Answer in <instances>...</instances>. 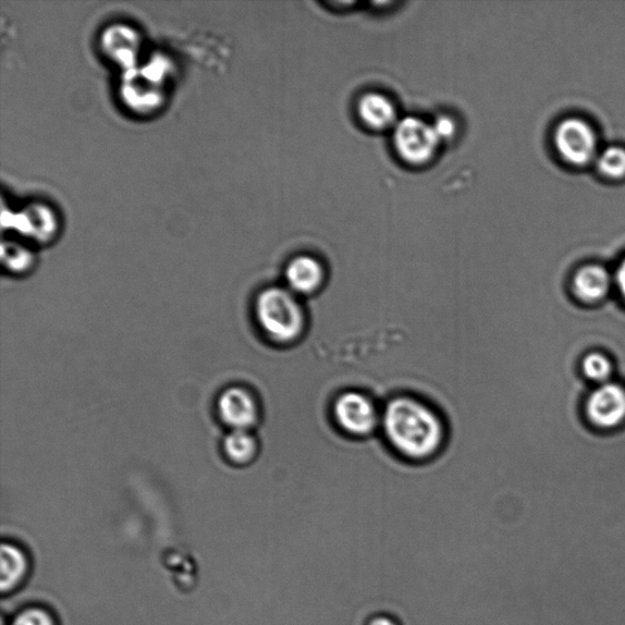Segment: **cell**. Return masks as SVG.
Masks as SVG:
<instances>
[{"instance_id": "6da1fadb", "label": "cell", "mask_w": 625, "mask_h": 625, "mask_svg": "<svg viewBox=\"0 0 625 625\" xmlns=\"http://www.w3.org/2000/svg\"><path fill=\"white\" fill-rule=\"evenodd\" d=\"M382 427L391 447L411 461L434 457L445 443V424L436 411L410 396L389 401Z\"/></svg>"}, {"instance_id": "7a4b0ae2", "label": "cell", "mask_w": 625, "mask_h": 625, "mask_svg": "<svg viewBox=\"0 0 625 625\" xmlns=\"http://www.w3.org/2000/svg\"><path fill=\"white\" fill-rule=\"evenodd\" d=\"M254 315L262 333L276 345H292L308 329V314L288 288H268L255 299Z\"/></svg>"}, {"instance_id": "3957f363", "label": "cell", "mask_w": 625, "mask_h": 625, "mask_svg": "<svg viewBox=\"0 0 625 625\" xmlns=\"http://www.w3.org/2000/svg\"><path fill=\"white\" fill-rule=\"evenodd\" d=\"M392 142L402 161L413 167L431 163L440 145L443 144L432 122L415 117L404 118L397 122Z\"/></svg>"}, {"instance_id": "277c9868", "label": "cell", "mask_w": 625, "mask_h": 625, "mask_svg": "<svg viewBox=\"0 0 625 625\" xmlns=\"http://www.w3.org/2000/svg\"><path fill=\"white\" fill-rule=\"evenodd\" d=\"M334 421L343 433L353 437L372 435L382 426V411L360 391H346L333 404Z\"/></svg>"}, {"instance_id": "5b68a950", "label": "cell", "mask_w": 625, "mask_h": 625, "mask_svg": "<svg viewBox=\"0 0 625 625\" xmlns=\"http://www.w3.org/2000/svg\"><path fill=\"white\" fill-rule=\"evenodd\" d=\"M560 157L573 167H585L597 159V134L589 122L581 118L562 120L554 134Z\"/></svg>"}, {"instance_id": "8992f818", "label": "cell", "mask_w": 625, "mask_h": 625, "mask_svg": "<svg viewBox=\"0 0 625 625\" xmlns=\"http://www.w3.org/2000/svg\"><path fill=\"white\" fill-rule=\"evenodd\" d=\"M163 69L157 70V61L144 69L127 72L121 84V97L125 104L138 113L149 114L164 101Z\"/></svg>"}, {"instance_id": "52a82bcc", "label": "cell", "mask_w": 625, "mask_h": 625, "mask_svg": "<svg viewBox=\"0 0 625 625\" xmlns=\"http://www.w3.org/2000/svg\"><path fill=\"white\" fill-rule=\"evenodd\" d=\"M220 420L231 431H252L261 416L260 403L246 387L232 386L222 392L216 403Z\"/></svg>"}, {"instance_id": "ba28073f", "label": "cell", "mask_w": 625, "mask_h": 625, "mask_svg": "<svg viewBox=\"0 0 625 625\" xmlns=\"http://www.w3.org/2000/svg\"><path fill=\"white\" fill-rule=\"evenodd\" d=\"M102 53L115 65L127 72L137 69L141 53L140 32L127 23H112L101 34Z\"/></svg>"}, {"instance_id": "9c48e42d", "label": "cell", "mask_w": 625, "mask_h": 625, "mask_svg": "<svg viewBox=\"0 0 625 625\" xmlns=\"http://www.w3.org/2000/svg\"><path fill=\"white\" fill-rule=\"evenodd\" d=\"M11 224L17 230L39 243L51 242L58 234L59 220L51 206L34 202L19 213L11 214Z\"/></svg>"}, {"instance_id": "30bf717a", "label": "cell", "mask_w": 625, "mask_h": 625, "mask_svg": "<svg viewBox=\"0 0 625 625\" xmlns=\"http://www.w3.org/2000/svg\"><path fill=\"white\" fill-rule=\"evenodd\" d=\"M586 409L596 425L616 426L625 419V390L615 384L603 385L593 392Z\"/></svg>"}, {"instance_id": "8fae6325", "label": "cell", "mask_w": 625, "mask_h": 625, "mask_svg": "<svg viewBox=\"0 0 625 625\" xmlns=\"http://www.w3.org/2000/svg\"><path fill=\"white\" fill-rule=\"evenodd\" d=\"M323 263L312 255H298L285 269L288 289L298 296H311L325 284Z\"/></svg>"}, {"instance_id": "7c38bea8", "label": "cell", "mask_w": 625, "mask_h": 625, "mask_svg": "<svg viewBox=\"0 0 625 625\" xmlns=\"http://www.w3.org/2000/svg\"><path fill=\"white\" fill-rule=\"evenodd\" d=\"M357 112L364 127L374 131L395 129L400 121L395 103L379 92L364 94L359 101Z\"/></svg>"}, {"instance_id": "4fadbf2b", "label": "cell", "mask_w": 625, "mask_h": 625, "mask_svg": "<svg viewBox=\"0 0 625 625\" xmlns=\"http://www.w3.org/2000/svg\"><path fill=\"white\" fill-rule=\"evenodd\" d=\"M2 573H0V591L6 596L16 593L27 582L30 574V558L27 551L14 543L2 545Z\"/></svg>"}, {"instance_id": "5bb4252c", "label": "cell", "mask_w": 625, "mask_h": 625, "mask_svg": "<svg viewBox=\"0 0 625 625\" xmlns=\"http://www.w3.org/2000/svg\"><path fill=\"white\" fill-rule=\"evenodd\" d=\"M577 295L587 302L604 299L611 286V276L605 268L599 265H586L575 274L573 281Z\"/></svg>"}, {"instance_id": "9a60e30c", "label": "cell", "mask_w": 625, "mask_h": 625, "mask_svg": "<svg viewBox=\"0 0 625 625\" xmlns=\"http://www.w3.org/2000/svg\"><path fill=\"white\" fill-rule=\"evenodd\" d=\"M259 440L251 431H230L224 438V453L232 463L249 464L259 455Z\"/></svg>"}, {"instance_id": "2e32d148", "label": "cell", "mask_w": 625, "mask_h": 625, "mask_svg": "<svg viewBox=\"0 0 625 625\" xmlns=\"http://www.w3.org/2000/svg\"><path fill=\"white\" fill-rule=\"evenodd\" d=\"M2 261L7 271L14 275L28 274L36 264L33 252L16 241H3Z\"/></svg>"}, {"instance_id": "e0dca14e", "label": "cell", "mask_w": 625, "mask_h": 625, "mask_svg": "<svg viewBox=\"0 0 625 625\" xmlns=\"http://www.w3.org/2000/svg\"><path fill=\"white\" fill-rule=\"evenodd\" d=\"M599 173L612 180L625 178V149L618 145L608 147L597 159Z\"/></svg>"}, {"instance_id": "ac0fdd59", "label": "cell", "mask_w": 625, "mask_h": 625, "mask_svg": "<svg viewBox=\"0 0 625 625\" xmlns=\"http://www.w3.org/2000/svg\"><path fill=\"white\" fill-rule=\"evenodd\" d=\"M9 625H58V622L48 608L31 606L19 611Z\"/></svg>"}, {"instance_id": "d6986e66", "label": "cell", "mask_w": 625, "mask_h": 625, "mask_svg": "<svg viewBox=\"0 0 625 625\" xmlns=\"http://www.w3.org/2000/svg\"><path fill=\"white\" fill-rule=\"evenodd\" d=\"M583 370L587 377L603 382L611 375L612 366L604 354L592 353L584 360Z\"/></svg>"}, {"instance_id": "ffe728a7", "label": "cell", "mask_w": 625, "mask_h": 625, "mask_svg": "<svg viewBox=\"0 0 625 625\" xmlns=\"http://www.w3.org/2000/svg\"><path fill=\"white\" fill-rule=\"evenodd\" d=\"M432 125L441 143L447 142L456 137V121L448 115H440L435 121L432 122Z\"/></svg>"}, {"instance_id": "44dd1931", "label": "cell", "mask_w": 625, "mask_h": 625, "mask_svg": "<svg viewBox=\"0 0 625 625\" xmlns=\"http://www.w3.org/2000/svg\"><path fill=\"white\" fill-rule=\"evenodd\" d=\"M365 625H402V623L390 614H375L366 619Z\"/></svg>"}, {"instance_id": "7402d4cb", "label": "cell", "mask_w": 625, "mask_h": 625, "mask_svg": "<svg viewBox=\"0 0 625 625\" xmlns=\"http://www.w3.org/2000/svg\"><path fill=\"white\" fill-rule=\"evenodd\" d=\"M616 278H617V284L618 288L622 292V295L625 299V259L623 260V262L619 264L618 266V271L616 273Z\"/></svg>"}]
</instances>
